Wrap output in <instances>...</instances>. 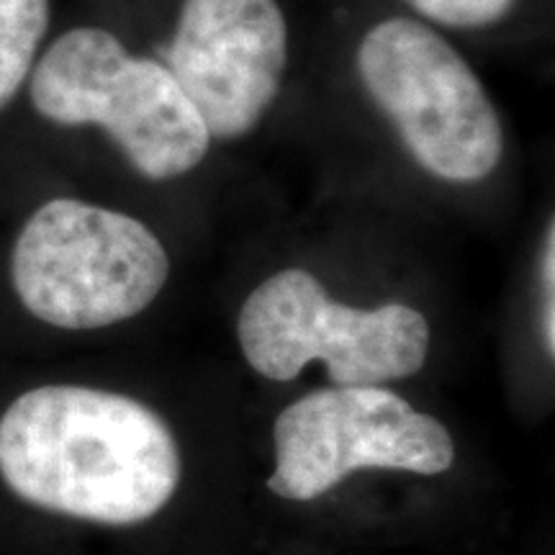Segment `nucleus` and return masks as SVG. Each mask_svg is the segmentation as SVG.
<instances>
[{
  "label": "nucleus",
  "instance_id": "obj_1",
  "mask_svg": "<svg viewBox=\"0 0 555 555\" xmlns=\"http://www.w3.org/2000/svg\"><path fill=\"white\" fill-rule=\"evenodd\" d=\"M180 478L168 422L129 393L54 380L0 409V486L39 515L137 527L172 502Z\"/></svg>",
  "mask_w": 555,
  "mask_h": 555
},
{
  "label": "nucleus",
  "instance_id": "obj_2",
  "mask_svg": "<svg viewBox=\"0 0 555 555\" xmlns=\"http://www.w3.org/2000/svg\"><path fill=\"white\" fill-rule=\"evenodd\" d=\"M5 275L34 322L60 332H95L155 304L170 278V255L144 221L57 196L21 221Z\"/></svg>",
  "mask_w": 555,
  "mask_h": 555
},
{
  "label": "nucleus",
  "instance_id": "obj_3",
  "mask_svg": "<svg viewBox=\"0 0 555 555\" xmlns=\"http://www.w3.org/2000/svg\"><path fill=\"white\" fill-rule=\"evenodd\" d=\"M29 101L54 127H99L139 176L180 178L204 163L211 137L163 62L134 57L116 34L75 26L41 50Z\"/></svg>",
  "mask_w": 555,
  "mask_h": 555
},
{
  "label": "nucleus",
  "instance_id": "obj_4",
  "mask_svg": "<svg viewBox=\"0 0 555 555\" xmlns=\"http://www.w3.org/2000/svg\"><path fill=\"white\" fill-rule=\"evenodd\" d=\"M237 339L249 367L278 384L319 360L335 386H384L425 367L429 322L399 301L376 309L337 304L309 270L286 268L245 298Z\"/></svg>",
  "mask_w": 555,
  "mask_h": 555
},
{
  "label": "nucleus",
  "instance_id": "obj_5",
  "mask_svg": "<svg viewBox=\"0 0 555 555\" xmlns=\"http://www.w3.org/2000/svg\"><path fill=\"white\" fill-rule=\"evenodd\" d=\"M356 62L365 93L429 176L476 183L496 170L504 131L494 103L440 34L412 18L380 21Z\"/></svg>",
  "mask_w": 555,
  "mask_h": 555
},
{
  "label": "nucleus",
  "instance_id": "obj_6",
  "mask_svg": "<svg viewBox=\"0 0 555 555\" xmlns=\"http://www.w3.org/2000/svg\"><path fill=\"white\" fill-rule=\"evenodd\" d=\"M268 489L286 502H314L365 468L448 474L455 440L440 420L384 386H330L296 399L273 425Z\"/></svg>",
  "mask_w": 555,
  "mask_h": 555
},
{
  "label": "nucleus",
  "instance_id": "obj_7",
  "mask_svg": "<svg viewBox=\"0 0 555 555\" xmlns=\"http://www.w3.org/2000/svg\"><path fill=\"white\" fill-rule=\"evenodd\" d=\"M163 60L208 137L232 142L258 127L281 93L286 16L275 0H183Z\"/></svg>",
  "mask_w": 555,
  "mask_h": 555
},
{
  "label": "nucleus",
  "instance_id": "obj_8",
  "mask_svg": "<svg viewBox=\"0 0 555 555\" xmlns=\"http://www.w3.org/2000/svg\"><path fill=\"white\" fill-rule=\"evenodd\" d=\"M50 16V0H0V111L29 82Z\"/></svg>",
  "mask_w": 555,
  "mask_h": 555
},
{
  "label": "nucleus",
  "instance_id": "obj_9",
  "mask_svg": "<svg viewBox=\"0 0 555 555\" xmlns=\"http://www.w3.org/2000/svg\"><path fill=\"white\" fill-rule=\"evenodd\" d=\"M414 11L453 29H483L499 24L517 0H406Z\"/></svg>",
  "mask_w": 555,
  "mask_h": 555
},
{
  "label": "nucleus",
  "instance_id": "obj_10",
  "mask_svg": "<svg viewBox=\"0 0 555 555\" xmlns=\"http://www.w3.org/2000/svg\"><path fill=\"white\" fill-rule=\"evenodd\" d=\"M540 278H543V343L547 356H555V227H547L543 247V262H540Z\"/></svg>",
  "mask_w": 555,
  "mask_h": 555
}]
</instances>
